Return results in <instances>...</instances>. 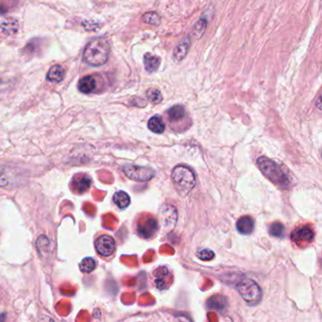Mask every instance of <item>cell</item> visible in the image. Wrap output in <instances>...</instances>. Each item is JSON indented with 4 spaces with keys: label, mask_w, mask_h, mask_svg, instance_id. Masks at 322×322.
Here are the masks:
<instances>
[{
    "label": "cell",
    "mask_w": 322,
    "mask_h": 322,
    "mask_svg": "<svg viewBox=\"0 0 322 322\" xmlns=\"http://www.w3.org/2000/svg\"><path fill=\"white\" fill-rule=\"evenodd\" d=\"M111 46L107 40L97 38L91 41L83 52V60L91 66L104 65L109 60Z\"/></svg>",
    "instance_id": "6da1fadb"
},
{
    "label": "cell",
    "mask_w": 322,
    "mask_h": 322,
    "mask_svg": "<svg viewBox=\"0 0 322 322\" xmlns=\"http://www.w3.org/2000/svg\"><path fill=\"white\" fill-rule=\"evenodd\" d=\"M257 165L265 177L275 185H278L283 189H287L290 185V179L288 178L287 174L284 173L283 168L275 161L265 156H261L257 159Z\"/></svg>",
    "instance_id": "7a4b0ae2"
},
{
    "label": "cell",
    "mask_w": 322,
    "mask_h": 322,
    "mask_svg": "<svg viewBox=\"0 0 322 322\" xmlns=\"http://www.w3.org/2000/svg\"><path fill=\"white\" fill-rule=\"evenodd\" d=\"M171 178L176 191L181 196H186L196 185L194 172L184 165H179L174 168Z\"/></svg>",
    "instance_id": "3957f363"
},
{
    "label": "cell",
    "mask_w": 322,
    "mask_h": 322,
    "mask_svg": "<svg viewBox=\"0 0 322 322\" xmlns=\"http://www.w3.org/2000/svg\"><path fill=\"white\" fill-rule=\"evenodd\" d=\"M236 289L250 306H255L262 301V289L258 284L252 279L245 278L239 281V283L236 285Z\"/></svg>",
    "instance_id": "277c9868"
},
{
    "label": "cell",
    "mask_w": 322,
    "mask_h": 322,
    "mask_svg": "<svg viewBox=\"0 0 322 322\" xmlns=\"http://www.w3.org/2000/svg\"><path fill=\"white\" fill-rule=\"evenodd\" d=\"M123 172L130 179L138 182L148 181L155 175V172L151 168L141 167L136 165H127L123 169Z\"/></svg>",
    "instance_id": "5b68a950"
},
{
    "label": "cell",
    "mask_w": 322,
    "mask_h": 322,
    "mask_svg": "<svg viewBox=\"0 0 322 322\" xmlns=\"http://www.w3.org/2000/svg\"><path fill=\"white\" fill-rule=\"evenodd\" d=\"M161 225L166 229H172L177 223L178 213L173 205H164L159 212Z\"/></svg>",
    "instance_id": "8992f818"
},
{
    "label": "cell",
    "mask_w": 322,
    "mask_h": 322,
    "mask_svg": "<svg viewBox=\"0 0 322 322\" xmlns=\"http://www.w3.org/2000/svg\"><path fill=\"white\" fill-rule=\"evenodd\" d=\"M97 253L102 256H110L115 251V242L110 235H102L96 239L95 243Z\"/></svg>",
    "instance_id": "52a82bcc"
},
{
    "label": "cell",
    "mask_w": 322,
    "mask_h": 322,
    "mask_svg": "<svg viewBox=\"0 0 322 322\" xmlns=\"http://www.w3.org/2000/svg\"><path fill=\"white\" fill-rule=\"evenodd\" d=\"M158 222L152 218L146 219L144 223H140L138 225V233L144 238H151L158 231Z\"/></svg>",
    "instance_id": "ba28073f"
},
{
    "label": "cell",
    "mask_w": 322,
    "mask_h": 322,
    "mask_svg": "<svg viewBox=\"0 0 322 322\" xmlns=\"http://www.w3.org/2000/svg\"><path fill=\"white\" fill-rule=\"evenodd\" d=\"M314 232L308 226H302L293 231L291 234V239L296 243H310L314 239Z\"/></svg>",
    "instance_id": "9c48e42d"
},
{
    "label": "cell",
    "mask_w": 322,
    "mask_h": 322,
    "mask_svg": "<svg viewBox=\"0 0 322 322\" xmlns=\"http://www.w3.org/2000/svg\"><path fill=\"white\" fill-rule=\"evenodd\" d=\"M190 47V39L188 37L183 39L179 44L176 45L173 51V58L175 61L181 62L183 61L185 56L188 53Z\"/></svg>",
    "instance_id": "30bf717a"
},
{
    "label": "cell",
    "mask_w": 322,
    "mask_h": 322,
    "mask_svg": "<svg viewBox=\"0 0 322 322\" xmlns=\"http://www.w3.org/2000/svg\"><path fill=\"white\" fill-rule=\"evenodd\" d=\"M97 88V82L93 75H87L79 82V90L83 93H91L95 92Z\"/></svg>",
    "instance_id": "8fae6325"
},
{
    "label": "cell",
    "mask_w": 322,
    "mask_h": 322,
    "mask_svg": "<svg viewBox=\"0 0 322 322\" xmlns=\"http://www.w3.org/2000/svg\"><path fill=\"white\" fill-rule=\"evenodd\" d=\"M236 228L242 235H251L254 229V221L249 216H244L238 220Z\"/></svg>",
    "instance_id": "7c38bea8"
},
{
    "label": "cell",
    "mask_w": 322,
    "mask_h": 322,
    "mask_svg": "<svg viewBox=\"0 0 322 322\" xmlns=\"http://www.w3.org/2000/svg\"><path fill=\"white\" fill-rule=\"evenodd\" d=\"M227 299L223 296H213L210 298L207 302V306L209 309L216 310V311H223L227 308Z\"/></svg>",
    "instance_id": "4fadbf2b"
},
{
    "label": "cell",
    "mask_w": 322,
    "mask_h": 322,
    "mask_svg": "<svg viewBox=\"0 0 322 322\" xmlns=\"http://www.w3.org/2000/svg\"><path fill=\"white\" fill-rule=\"evenodd\" d=\"M145 70L148 73H154L158 70L161 64V59L157 56L152 55L151 53H146L144 57Z\"/></svg>",
    "instance_id": "5bb4252c"
},
{
    "label": "cell",
    "mask_w": 322,
    "mask_h": 322,
    "mask_svg": "<svg viewBox=\"0 0 322 322\" xmlns=\"http://www.w3.org/2000/svg\"><path fill=\"white\" fill-rule=\"evenodd\" d=\"M64 76H65V70L63 66L54 65L49 69L46 75V79L51 82H61L64 78Z\"/></svg>",
    "instance_id": "9a60e30c"
},
{
    "label": "cell",
    "mask_w": 322,
    "mask_h": 322,
    "mask_svg": "<svg viewBox=\"0 0 322 322\" xmlns=\"http://www.w3.org/2000/svg\"><path fill=\"white\" fill-rule=\"evenodd\" d=\"M147 126L150 130L156 134H162L165 129V124H164L163 119L160 116H153L150 119Z\"/></svg>",
    "instance_id": "2e32d148"
},
{
    "label": "cell",
    "mask_w": 322,
    "mask_h": 322,
    "mask_svg": "<svg viewBox=\"0 0 322 322\" xmlns=\"http://www.w3.org/2000/svg\"><path fill=\"white\" fill-rule=\"evenodd\" d=\"M1 30L6 35H14L18 31V23L15 19H6L1 24Z\"/></svg>",
    "instance_id": "e0dca14e"
},
{
    "label": "cell",
    "mask_w": 322,
    "mask_h": 322,
    "mask_svg": "<svg viewBox=\"0 0 322 322\" xmlns=\"http://www.w3.org/2000/svg\"><path fill=\"white\" fill-rule=\"evenodd\" d=\"M36 246H37L39 253L42 256L46 257L51 253V242L45 235L39 236L36 242Z\"/></svg>",
    "instance_id": "ac0fdd59"
},
{
    "label": "cell",
    "mask_w": 322,
    "mask_h": 322,
    "mask_svg": "<svg viewBox=\"0 0 322 322\" xmlns=\"http://www.w3.org/2000/svg\"><path fill=\"white\" fill-rule=\"evenodd\" d=\"M114 202L119 208H126L131 204V198L125 192H117L114 193Z\"/></svg>",
    "instance_id": "d6986e66"
},
{
    "label": "cell",
    "mask_w": 322,
    "mask_h": 322,
    "mask_svg": "<svg viewBox=\"0 0 322 322\" xmlns=\"http://www.w3.org/2000/svg\"><path fill=\"white\" fill-rule=\"evenodd\" d=\"M74 186L77 192L82 193L86 192L92 184V180L89 178L88 176H82V177H76L74 182Z\"/></svg>",
    "instance_id": "ffe728a7"
},
{
    "label": "cell",
    "mask_w": 322,
    "mask_h": 322,
    "mask_svg": "<svg viewBox=\"0 0 322 322\" xmlns=\"http://www.w3.org/2000/svg\"><path fill=\"white\" fill-rule=\"evenodd\" d=\"M168 118L172 122H178L185 116V110L183 105H176L172 106L167 112Z\"/></svg>",
    "instance_id": "44dd1931"
},
{
    "label": "cell",
    "mask_w": 322,
    "mask_h": 322,
    "mask_svg": "<svg viewBox=\"0 0 322 322\" xmlns=\"http://www.w3.org/2000/svg\"><path fill=\"white\" fill-rule=\"evenodd\" d=\"M207 25H208V20L207 19L202 17L197 22H196L195 25H194V29H193V33H194V36L196 39H200L203 36L204 32L207 29Z\"/></svg>",
    "instance_id": "7402d4cb"
},
{
    "label": "cell",
    "mask_w": 322,
    "mask_h": 322,
    "mask_svg": "<svg viewBox=\"0 0 322 322\" xmlns=\"http://www.w3.org/2000/svg\"><path fill=\"white\" fill-rule=\"evenodd\" d=\"M142 20H143V22H145V24L158 25H160V22H161V17L156 12H148L143 15Z\"/></svg>",
    "instance_id": "603a6c76"
},
{
    "label": "cell",
    "mask_w": 322,
    "mask_h": 322,
    "mask_svg": "<svg viewBox=\"0 0 322 322\" xmlns=\"http://www.w3.org/2000/svg\"><path fill=\"white\" fill-rule=\"evenodd\" d=\"M95 267H96V263L91 257L84 258L82 261V263L80 264V270L82 271V273H92L93 271H95Z\"/></svg>",
    "instance_id": "cb8c5ba5"
},
{
    "label": "cell",
    "mask_w": 322,
    "mask_h": 322,
    "mask_svg": "<svg viewBox=\"0 0 322 322\" xmlns=\"http://www.w3.org/2000/svg\"><path fill=\"white\" fill-rule=\"evenodd\" d=\"M146 96H147V98L150 100V102L152 103V104H159V103H161L162 100H163V96H162V94H161V92H160L159 90H157V89H153V88L147 90Z\"/></svg>",
    "instance_id": "d4e9b609"
},
{
    "label": "cell",
    "mask_w": 322,
    "mask_h": 322,
    "mask_svg": "<svg viewBox=\"0 0 322 322\" xmlns=\"http://www.w3.org/2000/svg\"><path fill=\"white\" fill-rule=\"evenodd\" d=\"M269 234L275 237H283L284 235V226L279 222L272 223L269 227Z\"/></svg>",
    "instance_id": "484cf974"
},
{
    "label": "cell",
    "mask_w": 322,
    "mask_h": 322,
    "mask_svg": "<svg viewBox=\"0 0 322 322\" xmlns=\"http://www.w3.org/2000/svg\"><path fill=\"white\" fill-rule=\"evenodd\" d=\"M197 256H199L202 260L208 261L214 258L215 254H214L211 250H209V249H203V250L200 251V252L197 253Z\"/></svg>",
    "instance_id": "4316f807"
},
{
    "label": "cell",
    "mask_w": 322,
    "mask_h": 322,
    "mask_svg": "<svg viewBox=\"0 0 322 322\" xmlns=\"http://www.w3.org/2000/svg\"><path fill=\"white\" fill-rule=\"evenodd\" d=\"M8 184V178L6 175L0 172V186H6Z\"/></svg>",
    "instance_id": "83f0119b"
},
{
    "label": "cell",
    "mask_w": 322,
    "mask_h": 322,
    "mask_svg": "<svg viewBox=\"0 0 322 322\" xmlns=\"http://www.w3.org/2000/svg\"><path fill=\"white\" fill-rule=\"evenodd\" d=\"M38 322H54L52 319H51V317L48 316H41L40 318H39Z\"/></svg>",
    "instance_id": "f1b7e54d"
},
{
    "label": "cell",
    "mask_w": 322,
    "mask_h": 322,
    "mask_svg": "<svg viewBox=\"0 0 322 322\" xmlns=\"http://www.w3.org/2000/svg\"><path fill=\"white\" fill-rule=\"evenodd\" d=\"M6 320V314H1L0 315V322H5Z\"/></svg>",
    "instance_id": "f546056e"
},
{
    "label": "cell",
    "mask_w": 322,
    "mask_h": 322,
    "mask_svg": "<svg viewBox=\"0 0 322 322\" xmlns=\"http://www.w3.org/2000/svg\"><path fill=\"white\" fill-rule=\"evenodd\" d=\"M225 322H233V319L231 317H229V316H226L225 317Z\"/></svg>",
    "instance_id": "4dcf8cb0"
}]
</instances>
